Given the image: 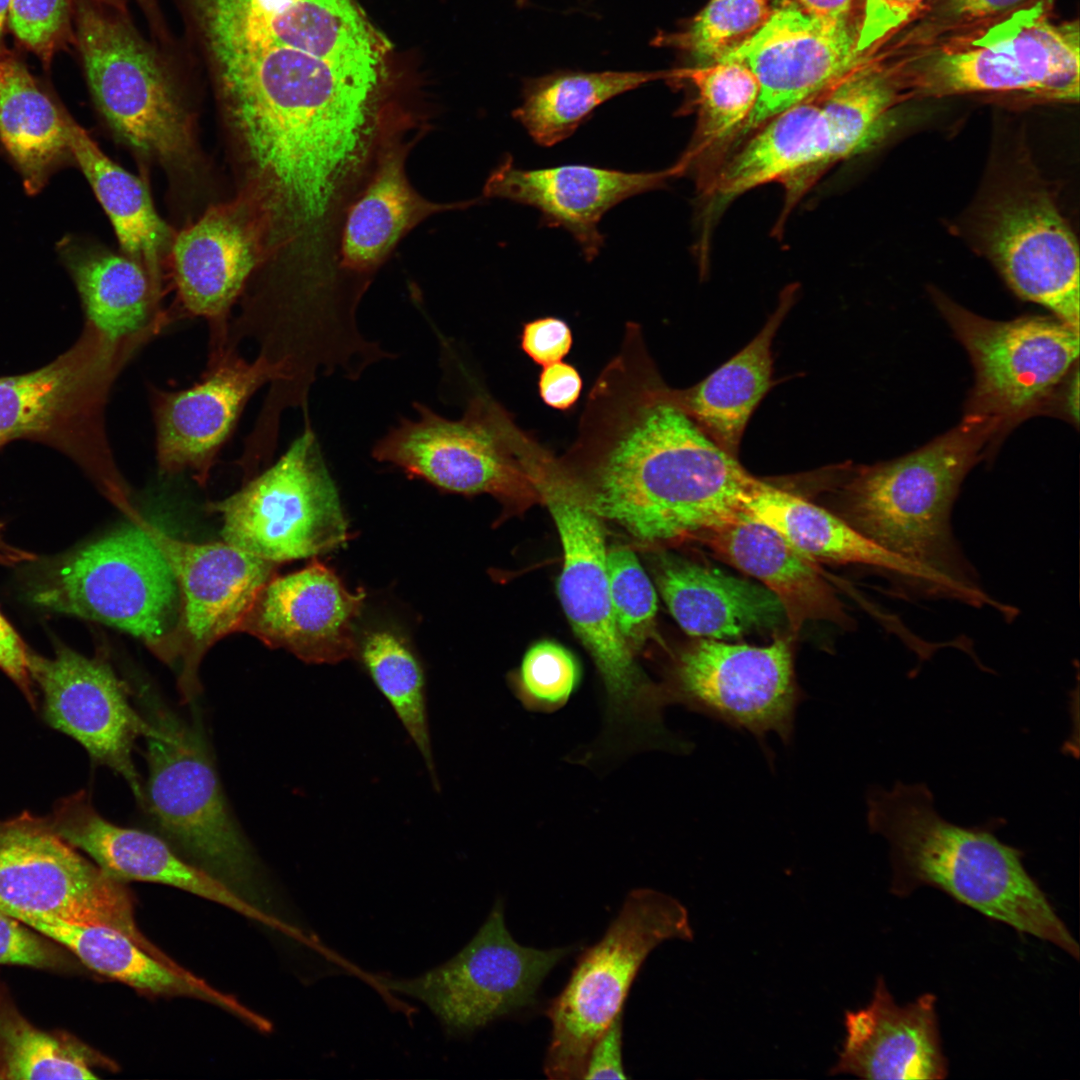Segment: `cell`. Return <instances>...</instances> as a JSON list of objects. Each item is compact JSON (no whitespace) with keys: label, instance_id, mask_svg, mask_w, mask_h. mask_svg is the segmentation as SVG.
I'll list each match as a JSON object with an SVG mask.
<instances>
[{"label":"cell","instance_id":"cell-34","mask_svg":"<svg viewBox=\"0 0 1080 1080\" xmlns=\"http://www.w3.org/2000/svg\"><path fill=\"white\" fill-rule=\"evenodd\" d=\"M17 920L58 943L98 974L145 993L204 999L253 1026L262 1023V1016L234 997L214 989L187 970L179 971L157 960L114 928L53 918L20 917Z\"/></svg>","mask_w":1080,"mask_h":1080},{"label":"cell","instance_id":"cell-9","mask_svg":"<svg viewBox=\"0 0 1080 1080\" xmlns=\"http://www.w3.org/2000/svg\"><path fill=\"white\" fill-rule=\"evenodd\" d=\"M686 907L651 889L629 892L603 937L578 958L547 1009L551 1038L544 1059L550 1079H582L596 1040L622 1013L629 989L647 956L666 940L692 941Z\"/></svg>","mask_w":1080,"mask_h":1080},{"label":"cell","instance_id":"cell-37","mask_svg":"<svg viewBox=\"0 0 1080 1080\" xmlns=\"http://www.w3.org/2000/svg\"><path fill=\"white\" fill-rule=\"evenodd\" d=\"M66 114L23 63L0 50V142L30 194L39 192L71 157Z\"/></svg>","mask_w":1080,"mask_h":1080},{"label":"cell","instance_id":"cell-29","mask_svg":"<svg viewBox=\"0 0 1080 1080\" xmlns=\"http://www.w3.org/2000/svg\"><path fill=\"white\" fill-rule=\"evenodd\" d=\"M59 251L85 322L113 341L139 352L179 321L174 309L164 306V284L138 261L72 237L60 242Z\"/></svg>","mask_w":1080,"mask_h":1080},{"label":"cell","instance_id":"cell-57","mask_svg":"<svg viewBox=\"0 0 1080 1080\" xmlns=\"http://www.w3.org/2000/svg\"><path fill=\"white\" fill-rule=\"evenodd\" d=\"M9 3L10 0H0V50L4 49L3 35L7 24Z\"/></svg>","mask_w":1080,"mask_h":1080},{"label":"cell","instance_id":"cell-30","mask_svg":"<svg viewBox=\"0 0 1080 1080\" xmlns=\"http://www.w3.org/2000/svg\"><path fill=\"white\" fill-rule=\"evenodd\" d=\"M695 538L772 592L793 632L809 621L849 625L840 599L815 561L773 528L740 514Z\"/></svg>","mask_w":1080,"mask_h":1080},{"label":"cell","instance_id":"cell-8","mask_svg":"<svg viewBox=\"0 0 1080 1080\" xmlns=\"http://www.w3.org/2000/svg\"><path fill=\"white\" fill-rule=\"evenodd\" d=\"M74 6L75 42L95 104L113 134L169 173H193L199 151L192 120L152 49L112 8Z\"/></svg>","mask_w":1080,"mask_h":1080},{"label":"cell","instance_id":"cell-28","mask_svg":"<svg viewBox=\"0 0 1080 1080\" xmlns=\"http://www.w3.org/2000/svg\"><path fill=\"white\" fill-rule=\"evenodd\" d=\"M224 48L283 46L327 60L378 86L385 52L353 0H294L258 15H233L219 25Z\"/></svg>","mask_w":1080,"mask_h":1080},{"label":"cell","instance_id":"cell-50","mask_svg":"<svg viewBox=\"0 0 1080 1080\" xmlns=\"http://www.w3.org/2000/svg\"><path fill=\"white\" fill-rule=\"evenodd\" d=\"M573 343L570 326L561 318H537L523 325L520 346L536 364L546 366L562 361Z\"/></svg>","mask_w":1080,"mask_h":1080},{"label":"cell","instance_id":"cell-13","mask_svg":"<svg viewBox=\"0 0 1080 1080\" xmlns=\"http://www.w3.org/2000/svg\"><path fill=\"white\" fill-rule=\"evenodd\" d=\"M413 408L416 420L401 417L375 442V460L448 492L486 493L520 508L541 503L514 449L512 419L487 395L469 400L456 420L418 401Z\"/></svg>","mask_w":1080,"mask_h":1080},{"label":"cell","instance_id":"cell-19","mask_svg":"<svg viewBox=\"0 0 1080 1080\" xmlns=\"http://www.w3.org/2000/svg\"><path fill=\"white\" fill-rule=\"evenodd\" d=\"M28 665L42 694L44 720L81 744L95 764L119 774L141 803L144 788L132 751L156 727L135 710L130 688L106 658H88L57 645L52 658L29 650Z\"/></svg>","mask_w":1080,"mask_h":1080},{"label":"cell","instance_id":"cell-18","mask_svg":"<svg viewBox=\"0 0 1080 1080\" xmlns=\"http://www.w3.org/2000/svg\"><path fill=\"white\" fill-rule=\"evenodd\" d=\"M280 378V369L266 358L248 360L239 348L227 346L207 358L199 380L188 387L171 390L148 383L159 473L188 472L205 486L250 399Z\"/></svg>","mask_w":1080,"mask_h":1080},{"label":"cell","instance_id":"cell-20","mask_svg":"<svg viewBox=\"0 0 1080 1080\" xmlns=\"http://www.w3.org/2000/svg\"><path fill=\"white\" fill-rule=\"evenodd\" d=\"M141 524L159 547L180 593L181 702L201 692L199 666L206 652L239 627L261 588L277 575L278 563L225 541L194 543L175 538L142 517Z\"/></svg>","mask_w":1080,"mask_h":1080},{"label":"cell","instance_id":"cell-27","mask_svg":"<svg viewBox=\"0 0 1080 1080\" xmlns=\"http://www.w3.org/2000/svg\"><path fill=\"white\" fill-rule=\"evenodd\" d=\"M742 143L706 184L710 220L739 196L771 182L784 186L782 217H786L821 177L820 167L829 147L826 122L816 99L774 116Z\"/></svg>","mask_w":1080,"mask_h":1080},{"label":"cell","instance_id":"cell-4","mask_svg":"<svg viewBox=\"0 0 1080 1080\" xmlns=\"http://www.w3.org/2000/svg\"><path fill=\"white\" fill-rule=\"evenodd\" d=\"M518 455L559 532L563 549L559 598L602 680L603 735L625 742L647 739L662 728L665 707L659 687L641 671L614 619L603 518L559 458L531 438Z\"/></svg>","mask_w":1080,"mask_h":1080},{"label":"cell","instance_id":"cell-12","mask_svg":"<svg viewBox=\"0 0 1080 1080\" xmlns=\"http://www.w3.org/2000/svg\"><path fill=\"white\" fill-rule=\"evenodd\" d=\"M0 911L114 928L159 961L169 958L140 931L123 882L64 840L48 817L0 820Z\"/></svg>","mask_w":1080,"mask_h":1080},{"label":"cell","instance_id":"cell-46","mask_svg":"<svg viewBox=\"0 0 1080 1080\" xmlns=\"http://www.w3.org/2000/svg\"><path fill=\"white\" fill-rule=\"evenodd\" d=\"M610 601L618 631L635 652L654 633L657 596L634 552L625 546L607 551Z\"/></svg>","mask_w":1080,"mask_h":1080},{"label":"cell","instance_id":"cell-33","mask_svg":"<svg viewBox=\"0 0 1080 1080\" xmlns=\"http://www.w3.org/2000/svg\"><path fill=\"white\" fill-rule=\"evenodd\" d=\"M408 128L383 122L378 160L365 190L351 206L342 238V264L356 273L376 270L399 240L428 216L469 203L439 204L423 198L408 181Z\"/></svg>","mask_w":1080,"mask_h":1080},{"label":"cell","instance_id":"cell-23","mask_svg":"<svg viewBox=\"0 0 1080 1080\" xmlns=\"http://www.w3.org/2000/svg\"><path fill=\"white\" fill-rule=\"evenodd\" d=\"M48 819L64 840L121 882L168 885L223 905L293 940L303 936L300 927L255 906L217 877L185 861L161 837L106 820L86 791L57 801Z\"/></svg>","mask_w":1080,"mask_h":1080},{"label":"cell","instance_id":"cell-1","mask_svg":"<svg viewBox=\"0 0 1080 1080\" xmlns=\"http://www.w3.org/2000/svg\"><path fill=\"white\" fill-rule=\"evenodd\" d=\"M563 458L600 516L646 543L738 517L755 479L676 402L637 335L597 379Z\"/></svg>","mask_w":1080,"mask_h":1080},{"label":"cell","instance_id":"cell-39","mask_svg":"<svg viewBox=\"0 0 1080 1080\" xmlns=\"http://www.w3.org/2000/svg\"><path fill=\"white\" fill-rule=\"evenodd\" d=\"M829 139L821 176L836 163L865 151L888 128L890 111L904 101L886 63L871 55L816 98Z\"/></svg>","mask_w":1080,"mask_h":1080},{"label":"cell","instance_id":"cell-59","mask_svg":"<svg viewBox=\"0 0 1080 1080\" xmlns=\"http://www.w3.org/2000/svg\"><path fill=\"white\" fill-rule=\"evenodd\" d=\"M0 1079H1V1075H0Z\"/></svg>","mask_w":1080,"mask_h":1080},{"label":"cell","instance_id":"cell-56","mask_svg":"<svg viewBox=\"0 0 1080 1080\" xmlns=\"http://www.w3.org/2000/svg\"><path fill=\"white\" fill-rule=\"evenodd\" d=\"M1079 374L1076 367L1074 374L1070 377L1068 385L1065 389L1064 408L1074 423L1077 424L1079 420Z\"/></svg>","mask_w":1080,"mask_h":1080},{"label":"cell","instance_id":"cell-32","mask_svg":"<svg viewBox=\"0 0 1080 1080\" xmlns=\"http://www.w3.org/2000/svg\"><path fill=\"white\" fill-rule=\"evenodd\" d=\"M655 578L670 613L689 635L726 640L787 624L781 603L766 587L719 569L662 555Z\"/></svg>","mask_w":1080,"mask_h":1080},{"label":"cell","instance_id":"cell-6","mask_svg":"<svg viewBox=\"0 0 1080 1080\" xmlns=\"http://www.w3.org/2000/svg\"><path fill=\"white\" fill-rule=\"evenodd\" d=\"M137 353L84 322L77 340L48 364L0 377V449L18 440L70 458L127 515L135 509L106 428V405Z\"/></svg>","mask_w":1080,"mask_h":1080},{"label":"cell","instance_id":"cell-48","mask_svg":"<svg viewBox=\"0 0 1080 1080\" xmlns=\"http://www.w3.org/2000/svg\"><path fill=\"white\" fill-rule=\"evenodd\" d=\"M76 959L64 947L0 911V965L66 973Z\"/></svg>","mask_w":1080,"mask_h":1080},{"label":"cell","instance_id":"cell-24","mask_svg":"<svg viewBox=\"0 0 1080 1080\" xmlns=\"http://www.w3.org/2000/svg\"><path fill=\"white\" fill-rule=\"evenodd\" d=\"M364 599L362 589L349 591L331 568L313 559L302 570L269 580L238 632L306 663H337L357 655L355 623Z\"/></svg>","mask_w":1080,"mask_h":1080},{"label":"cell","instance_id":"cell-25","mask_svg":"<svg viewBox=\"0 0 1080 1080\" xmlns=\"http://www.w3.org/2000/svg\"><path fill=\"white\" fill-rule=\"evenodd\" d=\"M683 173L676 162L653 172H624L588 165L526 170L506 158L488 177L483 194L532 206L544 223L572 234L587 260L600 252L603 215L623 200L663 186Z\"/></svg>","mask_w":1080,"mask_h":1080},{"label":"cell","instance_id":"cell-43","mask_svg":"<svg viewBox=\"0 0 1080 1080\" xmlns=\"http://www.w3.org/2000/svg\"><path fill=\"white\" fill-rule=\"evenodd\" d=\"M1056 0H926L879 51L897 56L991 25L1040 2Z\"/></svg>","mask_w":1080,"mask_h":1080},{"label":"cell","instance_id":"cell-16","mask_svg":"<svg viewBox=\"0 0 1080 1080\" xmlns=\"http://www.w3.org/2000/svg\"><path fill=\"white\" fill-rule=\"evenodd\" d=\"M935 296L974 366L966 415L1001 425L1024 416L1048 399L1077 361L1079 332L1057 318L994 321Z\"/></svg>","mask_w":1080,"mask_h":1080},{"label":"cell","instance_id":"cell-22","mask_svg":"<svg viewBox=\"0 0 1080 1080\" xmlns=\"http://www.w3.org/2000/svg\"><path fill=\"white\" fill-rule=\"evenodd\" d=\"M983 232L989 256L1015 294L1079 332L1078 244L1047 192L1006 194L990 210Z\"/></svg>","mask_w":1080,"mask_h":1080},{"label":"cell","instance_id":"cell-54","mask_svg":"<svg viewBox=\"0 0 1080 1080\" xmlns=\"http://www.w3.org/2000/svg\"><path fill=\"white\" fill-rule=\"evenodd\" d=\"M855 3L856 0H797L808 14L833 23H855L852 20Z\"/></svg>","mask_w":1080,"mask_h":1080},{"label":"cell","instance_id":"cell-21","mask_svg":"<svg viewBox=\"0 0 1080 1080\" xmlns=\"http://www.w3.org/2000/svg\"><path fill=\"white\" fill-rule=\"evenodd\" d=\"M169 263L179 319L200 318L208 358L227 348L233 310L264 259L262 230L239 198L214 205L172 239Z\"/></svg>","mask_w":1080,"mask_h":1080},{"label":"cell","instance_id":"cell-58","mask_svg":"<svg viewBox=\"0 0 1080 1080\" xmlns=\"http://www.w3.org/2000/svg\"><path fill=\"white\" fill-rule=\"evenodd\" d=\"M147 9H152V0H138Z\"/></svg>","mask_w":1080,"mask_h":1080},{"label":"cell","instance_id":"cell-42","mask_svg":"<svg viewBox=\"0 0 1080 1080\" xmlns=\"http://www.w3.org/2000/svg\"><path fill=\"white\" fill-rule=\"evenodd\" d=\"M362 663L417 747L439 789L428 724L425 678L414 653L397 634L387 630L368 633L358 644Z\"/></svg>","mask_w":1080,"mask_h":1080},{"label":"cell","instance_id":"cell-51","mask_svg":"<svg viewBox=\"0 0 1080 1080\" xmlns=\"http://www.w3.org/2000/svg\"><path fill=\"white\" fill-rule=\"evenodd\" d=\"M29 649L0 612V669L17 685L36 709L35 685L28 665Z\"/></svg>","mask_w":1080,"mask_h":1080},{"label":"cell","instance_id":"cell-35","mask_svg":"<svg viewBox=\"0 0 1080 1080\" xmlns=\"http://www.w3.org/2000/svg\"><path fill=\"white\" fill-rule=\"evenodd\" d=\"M785 294L757 335L705 379L673 390L676 402L716 443L737 456L750 417L772 383V342L792 304Z\"/></svg>","mask_w":1080,"mask_h":1080},{"label":"cell","instance_id":"cell-49","mask_svg":"<svg viewBox=\"0 0 1080 1080\" xmlns=\"http://www.w3.org/2000/svg\"><path fill=\"white\" fill-rule=\"evenodd\" d=\"M926 0H863L858 50L870 56L903 28Z\"/></svg>","mask_w":1080,"mask_h":1080},{"label":"cell","instance_id":"cell-53","mask_svg":"<svg viewBox=\"0 0 1080 1080\" xmlns=\"http://www.w3.org/2000/svg\"><path fill=\"white\" fill-rule=\"evenodd\" d=\"M583 381L573 365L555 362L543 367L538 380L539 394L543 402L554 409L566 411L578 401Z\"/></svg>","mask_w":1080,"mask_h":1080},{"label":"cell","instance_id":"cell-15","mask_svg":"<svg viewBox=\"0 0 1080 1080\" xmlns=\"http://www.w3.org/2000/svg\"><path fill=\"white\" fill-rule=\"evenodd\" d=\"M660 688L667 706L679 704L748 731L763 745L769 733L791 742L802 699L786 637L766 646L701 639L681 652L668 685Z\"/></svg>","mask_w":1080,"mask_h":1080},{"label":"cell","instance_id":"cell-31","mask_svg":"<svg viewBox=\"0 0 1080 1080\" xmlns=\"http://www.w3.org/2000/svg\"><path fill=\"white\" fill-rule=\"evenodd\" d=\"M741 515L780 533L813 561L880 569L918 595L945 599L923 570L885 550L846 520L793 493L755 478L742 498Z\"/></svg>","mask_w":1080,"mask_h":1080},{"label":"cell","instance_id":"cell-2","mask_svg":"<svg viewBox=\"0 0 1080 1080\" xmlns=\"http://www.w3.org/2000/svg\"><path fill=\"white\" fill-rule=\"evenodd\" d=\"M870 831L890 847L891 892L930 886L984 916L1030 934L1079 959V945L1025 869L1024 852L1000 841L1001 819L963 827L943 818L926 784L897 781L867 797Z\"/></svg>","mask_w":1080,"mask_h":1080},{"label":"cell","instance_id":"cell-47","mask_svg":"<svg viewBox=\"0 0 1080 1080\" xmlns=\"http://www.w3.org/2000/svg\"><path fill=\"white\" fill-rule=\"evenodd\" d=\"M125 12L123 0H93ZM72 0H10L7 23L17 40L49 65L56 52L75 41Z\"/></svg>","mask_w":1080,"mask_h":1080},{"label":"cell","instance_id":"cell-14","mask_svg":"<svg viewBox=\"0 0 1080 1080\" xmlns=\"http://www.w3.org/2000/svg\"><path fill=\"white\" fill-rule=\"evenodd\" d=\"M572 948L519 944L497 900L473 938L448 961L413 978L376 980L387 991L422 1002L444 1033L457 1038L532 1004L544 978Z\"/></svg>","mask_w":1080,"mask_h":1080},{"label":"cell","instance_id":"cell-45","mask_svg":"<svg viewBox=\"0 0 1080 1080\" xmlns=\"http://www.w3.org/2000/svg\"><path fill=\"white\" fill-rule=\"evenodd\" d=\"M581 680L575 656L562 645L540 641L525 653L511 688L522 706L532 712L553 713L567 704Z\"/></svg>","mask_w":1080,"mask_h":1080},{"label":"cell","instance_id":"cell-3","mask_svg":"<svg viewBox=\"0 0 1080 1080\" xmlns=\"http://www.w3.org/2000/svg\"><path fill=\"white\" fill-rule=\"evenodd\" d=\"M999 428L996 420L966 415L925 446L862 467L846 487L844 515L863 535L926 572L946 599L988 606L1008 620L1015 608L983 589L952 527L961 484Z\"/></svg>","mask_w":1080,"mask_h":1080},{"label":"cell","instance_id":"cell-26","mask_svg":"<svg viewBox=\"0 0 1080 1080\" xmlns=\"http://www.w3.org/2000/svg\"><path fill=\"white\" fill-rule=\"evenodd\" d=\"M844 1028L832 1076L934 1080L948 1074L931 993L900 1006L879 976L869 1004L845 1011Z\"/></svg>","mask_w":1080,"mask_h":1080},{"label":"cell","instance_id":"cell-17","mask_svg":"<svg viewBox=\"0 0 1080 1080\" xmlns=\"http://www.w3.org/2000/svg\"><path fill=\"white\" fill-rule=\"evenodd\" d=\"M858 32L856 23L825 21L797 2L772 0L767 22L718 61L746 65L759 83L756 104L729 147L781 112L816 99L867 58L858 50Z\"/></svg>","mask_w":1080,"mask_h":1080},{"label":"cell","instance_id":"cell-55","mask_svg":"<svg viewBox=\"0 0 1080 1080\" xmlns=\"http://www.w3.org/2000/svg\"><path fill=\"white\" fill-rule=\"evenodd\" d=\"M36 556L30 552L9 544L4 538V525L0 522V564L14 566L27 562Z\"/></svg>","mask_w":1080,"mask_h":1080},{"label":"cell","instance_id":"cell-52","mask_svg":"<svg viewBox=\"0 0 1080 1080\" xmlns=\"http://www.w3.org/2000/svg\"><path fill=\"white\" fill-rule=\"evenodd\" d=\"M622 1061V1013L593 1044L582 1079H626Z\"/></svg>","mask_w":1080,"mask_h":1080},{"label":"cell","instance_id":"cell-7","mask_svg":"<svg viewBox=\"0 0 1080 1080\" xmlns=\"http://www.w3.org/2000/svg\"><path fill=\"white\" fill-rule=\"evenodd\" d=\"M1040 2L986 27L898 56L879 58L904 100L972 93H1017L1079 100V21L1057 20Z\"/></svg>","mask_w":1080,"mask_h":1080},{"label":"cell","instance_id":"cell-36","mask_svg":"<svg viewBox=\"0 0 1080 1080\" xmlns=\"http://www.w3.org/2000/svg\"><path fill=\"white\" fill-rule=\"evenodd\" d=\"M66 133L70 155L109 217L122 251L164 284L163 264L173 237L145 184L111 160L68 114Z\"/></svg>","mask_w":1080,"mask_h":1080},{"label":"cell","instance_id":"cell-11","mask_svg":"<svg viewBox=\"0 0 1080 1080\" xmlns=\"http://www.w3.org/2000/svg\"><path fill=\"white\" fill-rule=\"evenodd\" d=\"M286 451L237 492L211 502L226 543L278 564L343 546L348 525L309 419Z\"/></svg>","mask_w":1080,"mask_h":1080},{"label":"cell","instance_id":"cell-44","mask_svg":"<svg viewBox=\"0 0 1080 1080\" xmlns=\"http://www.w3.org/2000/svg\"><path fill=\"white\" fill-rule=\"evenodd\" d=\"M771 0H710L682 31L659 34L652 42L685 51L709 63L751 38L768 20Z\"/></svg>","mask_w":1080,"mask_h":1080},{"label":"cell","instance_id":"cell-41","mask_svg":"<svg viewBox=\"0 0 1080 1080\" xmlns=\"http://www.w3.org/2000/svg\"><path fill=\"white\" fill-rule=\"evenodd\" d=\"M685 78L698 92V120L692 141L678 160L685 171L711 151H726L750 113L759 94L755 74L736 61L671 71Z\"/></svg>","mask_w":1080,"mask_h":1080},{"label":"cell","instance_id":"cell-5","mask_svg":"<svg viewBox=\"0 0 1080 1080\" xmlns=\"http://www.w3.org/2000/svg\"><path fill=\"white\" fill-rule=\"evenodd\" d=\"M139 518L69 551L22 563L19 590L37 608L129 633L171 665L180 658L179 588Z\"/></svg>","mask_w":1080,"mask_h":1080},{"label":"cell","instance_id":"cell-10","mask_svg":"<svg viewBox=\"0 0 1080 1080\" xmlns=\"http://www.w3.org/2000/svg\"><path fill=\"white\" fill-rule=\"evenodd\" d=\"M149 707L156 731L144 738L148 777L141 804L175 850L238 893L250 890L258 863L203 737L171 711Z\"/></svg>","mask_w":1080,"mask_h":1080},{"label":"cell","instance_id":"cell-40","mask_svg":"<svg viewBox=\"0 0 1080 1080\" xmlns=\"http://www.w3.org/2000/svg\"><path fill=\"white\" fill-rule=\"evenodd\" d=\"M115 1066L69 1033L36 1027L0 981L1 1079H95V1068Z\"/></svg>","mask_w":1080,"mask_h":1080},{"label":"cell","instance_id":"cell-38","mask_svg":"<svg viewBox=\"0 0 1080 1080\" xmlns=\"http://www.w3.org/2000/svg\"><path fill=\"white\" fill-rule=\"evenodd\" d=\"M671 71L557 70L522 81V102L512 116L533 140L553 146L570 137L606 101Z\"/></svg>","mask_w":1080,"mask_h":1080}]
</instances>
